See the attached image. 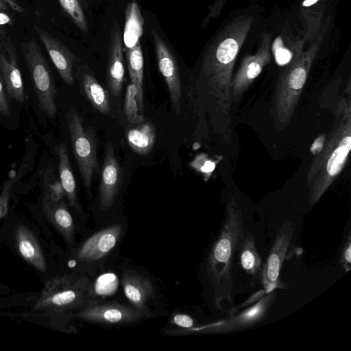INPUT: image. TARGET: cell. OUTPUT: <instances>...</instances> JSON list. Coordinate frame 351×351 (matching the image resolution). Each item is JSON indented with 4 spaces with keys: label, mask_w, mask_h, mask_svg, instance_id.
<instances>
[{
    "label": "cell",
    "mask_w": 351,
    "mask_h": 351,
    "mask_svg": "<svg viewBox=\"0 0 351 351\" xmlns=\"http://www.w3.org/2000/svg\"><path fill=\"white\" fill-rule=\"evenodd\" d=\"M339 265L346 272L351 269V232L349 227L341 250Z\"/></svg>",
    "instance_id": "cell-30"
},
{
    "label": "cell",
    "mask_w": 351,
    "mask_h": 351,
    "mask_svg": "<svg viewBox=\"0 0 351 351\" xmlns=\"http://www.w3.org/2000/svg\"><path fill=\"white\" fill-rule=\"evenodd\" d=\"M7 24H12V19L7 14L0 11V25Z\"/></svg>",
    "instance_id": "cell-37"
},
{
    "label": "cell",
    "mask_w": 351,
    "mask_h": 351,
    "mask_svg": "<svg viewBox=\"0 0 351 351\" xmlns=\"http://www.w3.org/2000/svg\"><path fill=\"white\" fill-rule=\"evenodd\" d=\"M14 240L21 257L38 271L45 272L46 259L32 231L24 224H19L14 231Z\"/></svg>",
    "instance_id": "cell-20"
},
{
    "label": "cell",
    "mask_w": 351,
    "mask_h": 351,
    "mask_svg": "<svg viewBox=\"0 0 351 351\" xmlns=\"http://www.w3.org/2000/svg\"><path fill=\"white\" fill-rule=\"evenodd\" d=\"M66 119L73 152L84 186L90 195L93 175L99 168L96 133L93 128L84 125L81 116L73 108L67 113Z\"/></svg>",
    "instance_id": "cell-6"
},
{
    "label": "cell",
    "mask_w": 351,
    "mask_h": 351,
    "mask_svg": "<svg viewBox=\"0 0 351 351\" xmlns=\"http://www.w3.org/2000/svg\"><path fill=\"white\" fill-rule=\"evenodd\" d=\"M14 178L10 176L8 179H7L0 194V219L7 215L10 190L14 181Z\"/></svg>",
    "instance_id": "cell-31"
},
{
    "label": "cell",
    "mask_w": 351,
    "mask_h": 351,
    "mask_svg": "<svg viewBox=\"0 0 351 351\" xmlns=\"http://www.w3.org/2000/svg\"><path fill=\"white\" fill-rule=\"evenodd\" d=\"M82 84L86 99L93 108L101 114H110L108 94L97 79L91 74L85 73L82 77Z\"/></svg>",
    "instance_id": "cell-26"
},
{
    "label": "cell",
    "mask_w": 351,
    "mask_h": 351,
    "mask_svg": "<svg viewBox=\"0 0 351 351\" xmlns=\"http://www.w3.org/2000/svg\"><path fill=\"white\" fill-rule=\"evenodd\" d=\"M171 322L181 329H189L195 326L193 319L186 314L178 313L174 315L171 319Z\"/></svg>",
    "instance_id": "cell-33"
},
{
    "label": "cell",
    "mask_w": 351,
    "mask_h": 351,
    "mask_svg": "<svg viewBox=\"0 0 351 351\" xmlns=\"http://www.w3.org/2000/svg\"><path fill=\"white\" fill-rule=\"evenodd\" d=\"M14 11L18 12H24V9L14 0H3Z\"/></svg>",
    "instance_id": "cell-36"
},
{
    "label": "cell",
    "mask_w": 351,
    "mask_h": 351,
    "mask_svg": "<svg viewBox=\"0 0 351 351\" xmlns=\"http://www.w3.org/2000/svg\"><path fill=\"white\" fill-rule=\"evenodd\" d=\"M62 189L55 184L45 187L43 209L49 221L71 245L74 244V223L64 201Z\"/></svg>",
    "instance_id": "cell-13"
},
{
    "label": "cell",
    "mask_w": 351,
    "mask_h": 351,
    "mask_svg": "<svg viewBox=\"0 0 351 351\" xmlns=\"http://www.w3.org/2000/svg\"><path fill=\"white\" fill-rule=\"evenodd\" d=\"M253 23L251 16H240L228 23L205 51L199 71L203 84L216 107L228 116L234 63Z\"/></svg>",
    "instance_id": "cell-1"
},
{
    "label": "cell",
    "mask_w": 351,
    "mask_h": 351,
    "mask_svg": "<svg viewBox=\"0 0 351 351\" xmlns=\"http://www.w3.org/2000/svg\"><path fill=\"white\" fill-rule=\"evenodd\" d=\"M154 125L145 120L132 123L127 128L125 137L131 149L138 155H146L153 149L156 142Z\"/></svg>",
    "instance_id": "cell-21"
},
{
    "label": "cell",
    "mask_w": 351,
    "mask_h": 351,
    "mask_svg": "<svg viewBox=\"0 0 351 351\" xmlns=\"http://www.w3.org/2000/svg\"><path fill=\"white\" fill-rule=\"evenodd\" d=\"M271 40L269 33L261 34V43L256 52L246 56L236 73L231 84V101L237 102L254 80L260 75L263 67L271 60Z\"/></svg>",
    "instance_id": "cell-10"
},
{
    "label": "cell",
    "mask_w": 351,
    "mask_h": 351,
    "mask_svg": "<svg viewBox=\"0 0 351 351\" xmlns=\"http://www.w3.org/2000/svg\"><path fill=\"white\" fill-rule=\"evenodd\" d=\"M5 88L0 72V112L5 116L10 115V108L5 95Z\"/></svg>",
    "instance_id": "cell-34"
},
{
    "label": "cell",
    "mask_w": 351,
    "mask_h": 351,
    "mask_svg": "<svg viewBox=\"0 0 351 351\" xmlns=\"http://www.w3.org/2000/svg\"><path fill=\"white\" fill-rule=\"evenodd\" d=\"M293 223H284L278 230L273 245L261 269V283L263 290L268 293L278 289H285L288 285L280 278L284 261L293 252L292 239Z\"/></svg>",
    "instance_id": "cell-9"
},
{
    "label": "cell",
    "mask_w": 351,
    "mask_h": 351,
    "mask_svg": "<svg viewBox=\"0 0 351 351\" xmlns=\"http://www.w3.org/2000/svg\"><path fill=\"white\" fill-rule=\"evenodd\" d=\"M34 27L62 79L67 85H72L75 56L64 45L46 30L36 25H34Z\"/></svg>",
    "instance_id": "cell-18"
},
{
    "label": "cell",
    "mask_w": 351,
    "mask_h": 351,
    "mask_svg": "<svg viewBox=\"0 0 351 351\" xmlns=\"http://www.w3.org/2000/svg\"><path fill=\"white\" fill-rule=\"evenodd\" d=\"M243 213L232 197L226 205L225 220L207 259V274L214 288V302L221 311L237 312L232 300V263L243 235Z\"/></svg>",
    "instance_id": "cell-2"
},
{
    "label": "cell",
    "mask_w": 351,
    "mask_h": 351,
    "mask_svg": "<svg viewBox=\"0 0 351 351\" xmlns=\"http://www.w3.org/2000/svg\"><path fill=\"white\" fill-rule=\"evenodd\" d=\"M123 180V173L117 158L113 147L108 143L106 148L101 170L99 202L102 211L109 209L114 204Z\"/></svg>",
    "instance_id": "cell-15"
},
{
    "label": "cell",
    "mask_w": 351,
    "mask_h": 351,
    "mask_svg": "<svg viewBox=\"0 0 351 351\" xmlns=\"http://www.w3.org/2000/svg\"><path fill=\"white\" fill-rule=\"evenodd\" d=\"M18 60L12 42L9 39L0 41V72L5 90L11 98L23 102L26 96Z\"/></svg>",
    "instance_id": "cell-16"
},
{
    "label": "cell",
    "mask_w": 351,
    "mask_h": 351,
    "mask_svg": "<svg viewBox=\"0 0 351 351\" xmlns=\"http://www.w3.org/2000/svg\"><path fill=\"white\" fill-rule=\"evenodd\" d=\"M39 108L49 117L56 115V90L51 68L34 38L21 43Z\"/></svg>",
    "instance_id": "cell-7"
},
{
    "label": "cell",
    "mask_w": 351,
    "mask_h": 351,
    "mask_svg": "<svg viewBox=\"0 0 351 351\" xmlns=\"http://www.w3.org/2000/svg\"><path fill=\"white\" fill-rule=\"evenodd\" d=\"M145 315L127 304L91 301L75 313L74 317L100 324L119 325L136 322Z\"/></svg>",
    "instance_id": "cell-11"
},
{
    "label": "cell",
    "mask_w": 351,
    "mask_h": 351,
    "mask_svg": "<svg viewBox=\"0 0 351 351\" xmlns=\"http://www.w3.org/2000/svg\"><path fill=\"white\" fill-rule=\"evenodd\" d=\"M121 232L122 226L120 223L100 230L79 247L75 254V260L88 265L99 263L114 249Z\"/></svg>",
    "instance_id": "cell-12"
},
{
    "label": "cell",
    "mask_w": 351,
    "mask_h": 351,
    "mask_svg": "<svg viewBox=\"0 0 351 351\" xmlns=\"http://www.w3.org/2000/svg\"><path fill=\"white\" fill-rule=\"evenodd\" d=\"M337 123L321 152L312 160L306 176L308 202L314 206L335 181L346 163L351 149L350 106L343 103Z\"/></svg>",
    "instance_id": "cell-3"
},
{
    "label": "cell",
    "mask_w": 351,
    "mask_h": 351,
    "mask_svg": "<svg viewBox=\"0 0 351 351\" xmlns=\"http://www.w3.org/2000/svg\"><path fill=\"white\" fill-rule=\"evenodd\" d=\"M271 50L274 53L276 63L279 66L287 65L291 61L293 56V51L284 47L280 37H278L274 40L271 46Z\"/></svg>",
    "instance_id": "cell-29"
},
{
    "label": "cell",
    "mask_w": 351,
    "mask_h": 351,
    "mask_svg": "<svg viewBox=\"0 0 351 351\" xmlns=\"http://www.w3.org/2000/svg\"><path fill=\"white\" fill-rule=\"evenodd\" d=\"M7 5H8L3 0H0V10L7 9Z\"/></svg>",
    "instance_id": "cell-39"
},
{
    "label": "cell",
    "mask_w": 351,
    "mask_h": 351,
    "mask_svg": "<svg viewBox=\"0 0 351 351\" xmlns=\"http://www.w3.org/2000/svg\"><path fill=\"white\" fill-rule=\"evenodd\" d=\"M277 289L265 293L253 304L242 311L230 315L224 319L200 327L182 329L175 334L228 333L247 329L261 323L267 317L278 295Z\"/></svg>",
    "instance_id": "cell-8"
},
{
    "label": "cell",
    "mask_w": 351,
    "mask_h": 351,
    "mask_svg": "<svg viewBox=\"0 0 351 351\" xmlns=\"http://www.w3.org/2000/svg\"><path fill=\"white\" fill-rule=\"evenodd\" d=\"M58 156L60 184L70 206L77 210H80V205L77 197L76 183L71 166L67 148L64 143H61L58 145Z\"/></svg>",
    "instance_id": "cell-22"
},
{
    "label": "cell",
    "mask_w": 351,
    "mask_h": 351,
    "mask_svg": "<svg viewBox=\"0 0 351 351\" xmlns=\"http://www.w3.org/2000/svg\"><path fill=\"white\" fill-rule=\"evenodd\" d=\"M319 0H304V1L302 2V5L304 7H308L315 4Z\"/></svg>",
    "instance_id": "cell-38"
},
{
    "label": "cell",
    "mask_w": 351,
    "mask_h": 351,
    "mask_svg": "<svg viewBox=\"0 0 351 351\" xmlns=\"http://www.w3.org/2000/svg\"><path fill=\"white\" fill-rule=\"evenodd\" d=\"M243 269L249 275L258 274L262 269V259L255 243V237L250 231L244 232L238 250Z\"/></svg>",
    "instance_id": "cell-23"
},
{
    "label": "cell",
    "mask_w": 351,
    "mask_h": 351,
    "mask_svg": "<svg viewBox=\"0 0 351 351\" xmlns=\"http://www.w3.org/2000/svg\"><path fill=\"white\" fill-rule=\"evenodd\" d=\"M123 38L118 22L112 23L108 40L106 67V84L110 93L119 96L123 83Z\"/></svg>",
    "instance_id": "cell-17"
},
{
    "label": "cell",
    "mask_w": 351,
    "mask_h": 351,
    "mask_svg": "<svg viewBox=\"0 0 351 351\" xmlns=\"http://www.w3.org/2000/svg\"><path fill=\"white\" fill-rule=\"evenodd\" d=\"M126 59L129 74L136 88V101L138 110L143 111V56L141 42L131 48L126 49Z\"/></svg>",
    "instance_id": "cell-24"
},
{
    "label": "cell",
    "mask_w": 351,
    "mask_h": 351,
    "mask_svg": "<svg viewBox=\"0 0 351 351\" xmlns=\"http://www.w3.org/2000/svg\"><path fill=\"white\" fill-rule=\"evenodd\" d=\"M326 141V135H320L317 138L311 147V152L313 155H316L322 149Z\"/></svg>",
    "instance_id": "cell-35"
},
{
    "label": "cell",
    "mask_w": 351,
    "mask_h": 351,
    "mask_svg": "<svg viewBox=\"0 0 351 351\" xmlns=\"http://www.w3.org/2000/svg\"><path fill=\"white\" fill-rule=\"evenodd\" d=\"M90 280L82 274H66L48 279L34 311L56 318L74 317L90 300Z\"/></svg>",
    "instance_id": "cell-5"
},
{
    "label": "cell",
    "mask_w": 351,
    "mask_h": 351,
    "mask_svg": "<svg viewBox=\"0 0 351 351\" xmlns=\"http://www.w3.org/2000/svg\"><path fill=\"white\" fill-rule=\"evenodd\" d=\"M64 11L84 32H88V25L81 0H59Z\"/></svg>",
    "instance_id": "cell-27"
},
{
    "label": "cell",
    "mask_w": 351,
    "mask_h": 351,
    "mask_svg": "<svg viewBox=\"0 0 351 351\" xmlns=\"http://www.w3.org/2000/svg\"><path fill=\"white\" fill-rule=\"evenodd\" d=\"M121 283L124 294L132 306L145 317H149V300L154 296V288L148 280L134 271L123 274Z\"/></svg>",
    "instance_id": "cell-19"
},
{
    "label": "cell",
    "mask_w": 351,
    "mask_h": 351,
    "mask_svg": "<svg viewBox=\"0 0 351 351\" xmlns=\"http://www.w3.org/2000/svg\"><path fill=\"white\" fill-rule=\"evenodd\" d=\"M137 90L135 86L130 83L128 85L124 101V112L129 123H136L145 120L142 114H138V108L136 101Z\"/></svg>",
    "instance_id": "cell-28"
},
{
    "label": "cell",
    "mask_w": 351,
    "mask_h": 351,
    "mask_svg": "<svg viewBox=\"0 0 351 351\" xmlns=\"http://www.w3.org/2000/svg\"><path fill=\"white\" fill-rule=\"evenodd\" d=\"M324 33V29L306 50L302 42L293 46V58L279 74L272 99L271 114L278 128L286 127L293 117Z\"/></svg>",
    "instance_id": "cell-4"
},
{
    "label": "cell",
    "mask_w": 351,
    "mask_h": 351,
    "mask_svg": "<svg viewBox=\"0 0 351 351\" xmlns=\"http://www.w3.org/2000/svg\"><path fill=\"white\" fill-rule=\"evenodd\" d=\"M159 71L163 76L176 113L180 112L182 86L177 60L167 43L154 30L152 31Z\"/></svg>",
    "instance_id": "cell-14"
},
{
    "label": "cell",
    "mask_w": 351,
    "mask_h": 351,
    "mask_svg": "<svg viewBox=\"0 0 351 351\" xmlns=\"http://www.w3.org/2000/svg\"><path fill=\"white\" fill-rule=\"evenodd\" d=\"M202 161L198 156L190 163V166L203 173H210L215 169V163L209 160H204L203 155H200Z\"/></svg>",
    "instance_id": "cell-32"
},
{
    "label": "cell",
    "mask_w": 351,
    "mask_h": 351,
    "mask_svg": "<svg viewBox=\"0 0 351 351\" xmlns=\"http://www.w3.org/2000/svg\"><path fill=\"white\" fill-rule=\"evenodd\" d=\"M144 19L138 4L133 1L128 3L125 13L123 40L126 49L140 42L143 32Z\"/></svg>",
    "instance_id": "cell-25"
}]
</instances>
